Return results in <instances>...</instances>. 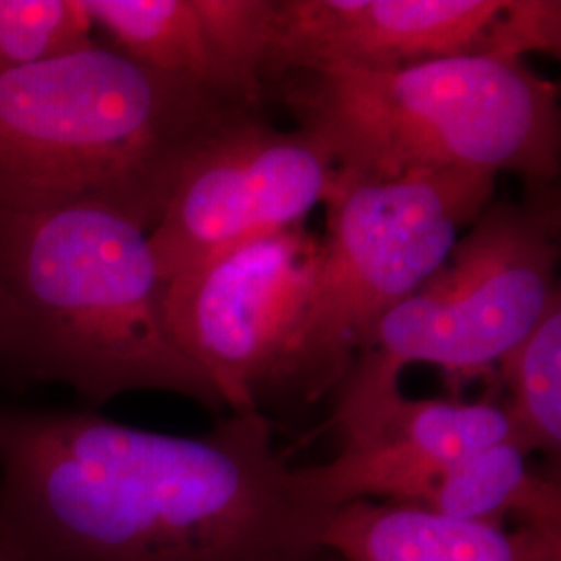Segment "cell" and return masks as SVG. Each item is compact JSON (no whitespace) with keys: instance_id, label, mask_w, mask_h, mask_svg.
<instances>
[{"instance_id":"obj_14","label":"cell","mask_w":561,"mask_h":561,"mask_svg":"<svg viewBox=\"0 0 561 561\" xmlns=\"http://www.w3.org/2000/svg\"><path fill=\"white\" fill-rule=\"evenodd\" d=\"M507 389L502 408L512 442L530 456L535 451L558 460L561 451V296L539 322L514 345L500 364Z\"/></svg>"},{"instance_id":"obj_1","label":"cell","mask_w":561,"mask_h":561,"mask_svg":"<svg viewBox=\"0 0 561 561\" xmlns=\"http://www.w3.org/2000/svg\"><path fill=\"white\" fill-rule=\"evenodd\" d=\"M0 507L42 561H314L333 514L262 412L180 437L2 405Z\"/></svg>"},{"instance_id":"obj_11","label":"cell","mask_w":561,"mask_h":561,"mask_svg":"<svg viewBox=\"0 0 561 561\" xmlns=\"http://www.w3.org/2000/svg\"><path fill=\"white\" fill-rule=\"evenodd\" d=\"M322 547L343 561H561V526L454 520L412 505L333 510Z\"/></svg>"},{"instance_id":"obj_9","label":"cell","mask_w":561,"mask_h":561,"mask_svg":"<svg viewBox=\"0 0 561 561\" xmlns=\"http://www.w3.org/2000/svg\"><path fill=\"white\" fill-rule=\"evenodd\" d=\"M505 0H277L262 69L291 73L391 71L484 55Z\"/></svg>"},{"instance_id":"obj_2","label":"cell","mask_w":561,"mask_h":561,"mask_svg":"<svg viewBox=\"0 0 561 561\" xmlns=\"http://www.w3.org/2000/svg\"><path fill=\"white\" fill-rule=\"evenodd\" d=\"M148 231L101 206L0 215V366L102 405L164 391L225 408L173 340Z\"/></svg>"},{"instance_id":"obj_13","label":"cell","mask_w":561,"mask_h":561,"mask_svg":"<svg viewBox=\"0 0 561 561\" xmlns=\"http://www.w3.org/2000/svg\"><path fill=\"white\" fill-rule=\"evenodd\" d=\"M412 507L454 520L561 526L560 479L530 470L528 454L502 442L451 466Z\"/></svg>"},{"instance_id":"obj_8","label":"cell","mask_w":561,"mask_h":561,"mask_svg":"<svg viewBox=\"0 0 561 561\" xmlns=\"http://www.w3.org/2000/svg\"><path fill=\"white\" fill-rule=\"evenodd\" d=\"M335 169L301 129L283 131L245 111L227 121L183 167L148 233L164 280L241 241L296 227L324 204Z\"/></svg>"},{"instance_id":"obj_18","label":"cell","mask_w":561,"mask_h":561,"mask_svg":"<svg viewBox=\"0 0 561 561\" xmlns=\"http://www.w3.org/2000/svg\"><path fill=\"white\" fill-rule=\"evenodd\" d=\"M0 561H42L0 507Z\"/></svg>"},{"instance_id":"obj_10","label":"cell","mask_w":561,"mask_h":561,"mask_svg":"<svg viewBox=\"0 0 561 561\" xmlns=\"http://www.w3.org/2000/svg\"><path fill=\"white\" fill-rule=\"evenodd\" d=\"M502 442H512L502 403L400 398L345 431L333 460L294 472L304 495L327 510L352 502L416 505L451 466Z\"/></svg>"},{"instance_id":"obj_4","label":"cell","mask_w":561,"mask_h":561,"mask_svg":"<svg viewBox=\"0 0 561 561\" xmlns=\"http://www.w3.org/2000/svg\"><path fill=\"white\" fill-rule=\"evenodd\" d=\"M275 83L298 129L333 162V187L443 173L510 171L535 183L560 175L558 83L522 60L458 55Z\"/></svg>"},{"instance_id":"obj_15","label":"cell","mask_w":561,"mask_h":561,"mask_svg":"<svg viewBox=\"0 0 561 561\" xmlns=\"http://www.w3.org/2000/svg\"><path fill=\"white\" fill-rule=\"evenodd\" d=\"M81 0H0V76L92 41Z\"/></svg>"},{"instance_id":"obj_16","label":"cell","mask_w":561,"mask_h":561,"mask_svg":"<svg viewBox=\"0 0 561 561\" xmlns=\"http://www.w3.org/2000/svg\"><path fill=\"white\" fill-rule=\"evenodd\" d=\"M202 21L243 99L259 106L277 0H196Z\"/></svg>"},{"instance_id":"obj_12","label":"cell","mask_w":561,"mask_h":561,"mask_svg":"<svg viewBox=\"0 0 561 561\" xmlns=\"http://www.w3.org/2000/svg\"><path fill=\"white\" fill-rule=\"evenodd\" d=\"M125 57L164 78L185 81L222 101L254 108L243 99L204 25L196 0H81Z\"/></svg>"},{"instance_id":"obj_19","label":"cell","mask_w":561,"mask_h":561,"mask_svg":"<svg viewBox=\"0 0 561 561\" xmlns=\"http://www.w3.org/2000/svg\"><path fill=\"white\" fill-rule=\"evenodd\" d=\"M314 561H343L340 556H335V553H331V551H327V549H322L321 556L317 558Z\"/></svg>"},{"instance_id":"obj_3","label":"cell","mask_w":561,"mask_h":561,"mask_svg":"<svg viewBox=\"0 0 561 561\" xmlns=\"http://www.w3.org/2000/svg\"><path fill=\"white\" fill-rule=\"evenodd\" d=\"M254 111L88 44L0 76V215L101 206L148 233L183 167Z\"/></svg>"},{"instance_id":"obj_6","label":"cell","mask_w":561,"mask_h":561,"mask_svg":"<svg viewBox=\"0 0 561 561\" xmlns=\"http://www.w3.org/2000/svg\"><path fill=\"white\" fill-rule=\"evenodd\" d=\"M558 233L553 206H486L442 268L377 324L335 391L331 426L345 433L403 398L410 364L451 379L493 370L560 294Z\"/></svg>"},{"instance_id":"obj_5","label":"cell","mask_w":561,"mask_h":561,"mask_svg":"<svg viewBox=\"0 0 561 561\" xmlns=\"http://www.w3.org/2000/svg\"><path fill=\"white\" fill-rule=\"evenodd\" d=\"M495 178L443 173L333 187L327 236L277 400L312 405L335 393L377 324L437 273L493 196Z\"/></svg>"},{"instance_id":"obj_7","label":"cell","mask_w":561,"mask_h":561,"mask_svg":"<svg viewBox=\"0 0 561 561\" xmlns=\"http://www.w3.org/2000/svg\"><path fill=\"white\" fill-rule=\"evenodd\" d=\"M319 241L304 225L262 233L167 280L164 314L181 352L231 414L262 412L314 277Z\"/></svg>"},{"instance_id":"obj_17","label":"cell","mask_w":561,"mask_h":561,"mask_svg":"<svg viewBox=\"0 0 561 561\" xmlns=\"http://www.w3.org/2000/svg\"><path fill=\"white\" fill-rule=\"evenodd\" d=\"M561 2L558 0H505L491 25L484 55L520 60L524 53L560 57Z\"/></svg>"}]
</instances>
